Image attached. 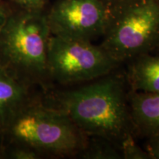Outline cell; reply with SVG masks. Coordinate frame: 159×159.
<instances>
[{
  "instance_id": "cell-1",
  "label": "cell",
  "mask_w": 159,
  "mask_h": 159,
  "mask_svg": "<svg viewBox=\"0 0 159 159\" xmlns=\"http://www.w3.org/2000/svg\"><path fill=\"white\" fill-rule=\"evenodd\" d=\"M125 75L116 72L65 90L52 91L45 102L63 111L85 136L118 143L135 135Z\"/></svg>"
},
{
  "instance_id": "cell-2",
  "label": "cell",
  "mask_w": 159,
  "mask_h": 159,
  "mask_svg": "<svg viewBox=\"0 0 159 159\" xmlns=\"http://www.w3.org/2000/svg\"><path fill=\"white\" fill-rule=\"evenodd\" d=\"M50 36L46 11L13 6L0 30V67L20 82L47 89Z\"/></svg>"
},
{
  "instance_id": "cell-3",
  "label": "cell",
  "mask_w": 159,
  "mask_h": 159,
  "mask_svg": "<svg viewBox=\"0 0 159 159\" xmlns=\"http://www.w3.org/2000/svg\"><path fill=\"white\" fill-rule=\"evenodd\" d=\"M86 136L63 111L34 98L5 130L4 145L30 148L41 156L77 157Z\"/></svg>"
},
{
  "instance_id": "cell-4",
  "label": "cell",
  "mask_w": 159,
  "mask_h": 159,
  "mask_svg": "<svg viewBox=\"0 0 159 159\" xmlns=\"http://www.w3.org/2000/svg\"><path fill=\"white\" fill-rule=\"evenodd\" d=\"M101 47L122 63L159 48V0H123L109 11Z\"/></svg>"
},
{
  "instance_id": "cell-5",
  "label": "cell",
  "mask_w": 159,
  "mask_h": 159,
  "mask_svg": "<svg viewBox=\"0 0 159 159\" xmlns=\"http://www.w3.org/2000/svg\"><path fill=\"white\" fill-rule=\"evenodd\" d=\"M100 45L92 41L51 35L47 53L49 81L80 85L110 74L119 67Z\"/></svg>"
},
{
  "instance_id": "cell-6",
  "label": "cell",
  "mask_w": 159,
  "mask_h": 159,
  "mask_svg": "<svg viewBox=\"0 0 159 159\" xmlns=\"http://www.w3.org/2000/svg\"><path fill=\"white\" fill-rule=\"evenodd\" d=\"M108 14L100 0H57L46 12L51 35L89 41L104 34Z\"/></svg>"
},
{
  "instance_id": "cell-7",
  "label": "cell",
  "mask_w": 159,
  "mask_h": 159,
  "mask_svg": "<svg viewBox=\"0 0 159 159\" xmlns=\"http://www.w3.org/2000/svg\"><path fill=\"white\" fill-rule=\"evenodd\" d=\"M128 104L135 135L148 138L159 132V92L130 90Z\"/></svg>"
},
{
  "instance_id": "cell-8",
  "label": "cell",
  "mask_w": 159,
  "mask_h": 159,
  "mask_svg": "<svg viewBox=\"0 0 159 159\" xmlns=\"http://www.w3.org/2000/svg\"><path fill=\"white\" fill-rule=\"evenodd\" d=\"M31 88L0 67V127L4 131L19 111L35 98Z\"/></svg>"
},
{
  "instance_id": "cell-9",
  "label": "cell",
  "mask_w": 159,
  "mask_h": 159,
  "mask_svg": "<svg viewBox=\"0 0 159 159\" xmlns=\"http://www.w3.org/2000/svg\"><path fill=\"white\" fill-rule=\"evenodd\" d=\"M128 62L125 77L130 91L159 92V55L146 53Z\"/></svg>"
},
{
  "instance_id": "cell-10",
  "label": "cell",
  "mask_w": 159,
  "mask_h": 159,
  "mask_svg": "<svg viewBox=\"0 0 159 159\" xmlns=\"http://www.w3.org/2000/svg\"><path fill=\"white\" fill-rule=\"evenodd\" d=\"M77 158L82 159H122L118 143L102 136H86L84 146Z\"/></svg>"
},
{
  "instance_id": "cell-11",
  "label": "cell",
  "mask_w": 159,
  "mask_h": 159,
  "mask_svg": "<svg viewBox=\"0 0 159 159\" xmlns=\"http://www.w3.org/2000/svg\"><path fill=\"white\" fill-rule=\"evenodd\" d=\"M134 136L129 134L119 143L122 159H151L147 150L137 144Z\"/></svg>"
},
{
  "instance_id": "cell-12",
  "label": "cell",
  "mask_w": 159,
  "mask_h": 159,
  "mask_svg": "<svg viewBox=\"0 0 159 159\" xmlns=\"http://www.w3.org/2000/svg\"><path fill=\"white\" fill-rule=\"evenodd\" d=\"M43 158L36 151L30 148L16 145H3L0 152V158L39 159Z\"/></svg>"
},
{
  "instance_id": "cell-13",
  "label": "cell",
  "mask_w": 159,
  "mask_h": 159,
  "mask_svg": "<svg viewBox=\"0 0 159 159\" xmlns=\"http://www.w3.org/2000/svg\"><path fill=\"white\" fill-rule=\"evenodd\" d=\"M14 7L29 11H45L48 0H11Z\"/></svg>"
},
{
  "instance_id": "cell-14",
  "label": "cell",
  "mask_w": 159,
  "mask_h": 159,
  "mask_svg": "<svg viewBox=\"0 0 159 159\" xmlns=\"http://www.w3.org/2000/svg\"><path fill=\"white\" fill-rule=\"evenodd\" d=\"M145 150L151 159H159V132L147 138Z\"/></svg>"
},
{
  "instance_id": "cell-15",
  "label": "cell",
  "mask_w": 159,
  "mask_h": 159,
  "mask_svg": "<svg viewBox=\"0 0 159 159\" xmlns=\"http://www.w3.org/2000/svg\"><path fill=\"white\" fill-rule=\"evenodd\" d=\"M13 7L4 0H0V30L11 13Z\"/></svg>"
},
{
  "instance_id": "cell-16",
  "label": "cell",
  "mask_w": 159,
  "mask_h": 159,
  "mask_svg": "<svg viewBox=\"0 0 159 159\" xmlns=\"http://www.w3.org/2000/svg\"><path fill=\"white\" fill-rule=\"evenodd\" d=\"M100 1L104 4V5L107 7V9H108L109 11L111 8H113L115 5H116L117 4L121 2L123 0H100Z\"/></svg>"
},
{
  "instance_id": "cell-17",
  "label": "cell",
  "mask_w": 159,
  "mask_h": 159,
  "mask_svg": "<svg viewBox=\"0 0 159 159\" xmlns=\"http://www.w3.org/2000/svg\"><path fill=\"white\" fill-rule=\"evenodd\" d=\"M4 136H5V131L0 127V152L4 145Z\"/></svg>"
}]
</instances>
